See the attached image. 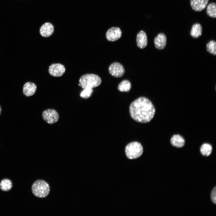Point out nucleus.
I'll list each match as a JSON object with an SVG mask.
<instances>
[{"label": "nucleus", "mask_w": 216, "mask_h": 216, "mask_svg": "<svg viewBox=\"0 0 216 216\" xmlns=\"http://www.w3.org/2000/svg\"><path fill=\"white\" fill-rule=\"evenodd\" d=\"M143 152V147L142 145L137 142H133L129 143L126 146L125 148L126 155L130 159L139 158L142 155Z\"/></svg>", "instance_id": "nucleus-4"}, {"label": "nucleus", "mask_w": 216, "mask_h": 216, "mask_svg": "<svg viewBox=\"0 0 216 216\" xmlns=\"http://www.w3.org/2000/svg\"><path fill=\"white\" fill-rule=\"evenodd\" d=\"M36 89L37 86L34 83L31 82H27L23 86V92L26 96H31L35 93Z\"/></svg>", "instance_id": "nucleus-13"}, {"label": "nucleus", "mask_w": 216, "mask_h": 216, "mask_svg": "<svg viewBox=\"0 0 216 216\" xmlns=\"http://www.w3.org/2000/svg\"><path fill=\"white\" fill-rule=\"evenodd\" d=\"M131 85L130 82L127 80L122 81L118 85V89L121 92H128L130 90Z\"/></svg>", "instance_id": "nucleus-16"}, {"label": "nucleus", "mask_w": 216, "mask_h": 216, "mask_svg": "<svg viewBox=\"0 0 216 216\" xmlns=\"http://www.w3.org/2000/svg\"><path fill=\"white\" fill-rule=\"evenodd\" d=\"M54 31L53 25L50 23L46 22L43 24L40 29V35L44 37H48L51 35Z\"/></svg>", "instance_id": "nucleus-9"}, {"label": "nucleus", "mask_w": 216, "mask_h": 216, "mask_svg": "<svg viewBox=\"0 0 216 216\" xmlns=\"http://www.w3.org/2000/svg\"><path fill=\"white\" fill-rule=\"evenodd\" d=\"M211 198L212 202L215 204L216 203V187H215L212 191Z\"/></svg>", "instance_id": "nucleus-22"}, {"label": "nucleus", "mask_w": 216, "mask_h": 216, "mask_svg": "<svg viewBox=\"0 0 216 216\" xmlns=\"http://www.w3.org/2000/svg\"><path fill=\"white\" fill-rule=\"evenodd\" d=\"M137 46L140 49H143L147 44V37L146 32L142 31H140L137 34L136 38Z\"/></svg>", "instance_id": "nucleus-12"}, {"label": "nucleus", "mask_w": 216, "mask_h": 216, "mask_svg": "<svg viewBox=\"0 0 216 216\" xmlns=\"http://www.w3.org/2000/svg\"><path fill=\"white\" fill-rule=\"evenodd\" d=\"M32 192L36 196L39 198H44L49 194L50 188L48 184L42 180H37L32 184Z\"/></svg>", "instance_id": "nucleus-3"}, {"label": "nucleus", "mask_w": 216, "mask_h": 216, "mask_svg": "<svg viewBox=\"0 0 216 216\" xmlns=\"http://www.w3.org/2000/svg\"><path fill=\"white\" fill-rule=\"evenodd\" d=\"M109 71L110 74L112 76L119 78L123 75L125 70L121 64L117 62H115L110 65Z\"/></svg>", "instance_id": "nucleus-6"}, {"label": "nucleus", "mask_w": 216, "mask_h": 216, "mask_svg": "<svg viewBox=\"0 0 216 216\" xmlns=\"http://www.w3.org/2000/svg\"><path fill=\"white\" fill-rule=\"evenodd\" d=\"M154 42L155 47L159 50H162L165 47L166 44V38L163 33H161L154 38Z\"/></svg>", "instance_id": "nucleus-10"}, {"label": "nucleus", "mask_w": 216, "mask_h": 216, "mask_svg": "<svg viewBox=\"0 0 216 216\" xmlns=\"http://www.w3.org/2000/svg\"><path fill=\"white\" fill-rule=\"evenodd\" d=\"M206 49L208 52L210 54L215 55H216V42L214 40H211L206 45Z\"/></svg>", "instance_id": "nucleus-20"}, {"label": "nucleus", "mask_w": 216, "mask_h": 216, "mask_svg": "<svg viewBox=\"0 0 216 216\" xmlns=\"http://www.w3.org/2000/svg\"><path fill=\"white\" fill-rule=\"evenodd\" d=\"M49 74L54 77L62 76L65 73V68L63 64L60 63H54L49 67Z\"/></svg>", "instance_id": "nucleus-7"}, {"label": "nucleus", "mask_w": 216, "mask_h": 216, "mask_svg": "<svg viewBox=\"0 0 216 216\" xmlns=\"http://www.w3.org/2000/svg\"><path fill=\"white\" fill-rule=\"evenodd\" d=\"M1 112H2V108H1V106H0V115L1 114Z\"/></svg>", "instance_id": "nucleus-23"}, {"label": "nucleus", "mask_w": 216, "mask_h": 216, "mask_svg": "<svg viewBox=\"0 0 216 216\" xmlns=\"http://www.w3.org/2000/svg\"><path fill=\"white\" fill-rule=\"evenodd\" d=\"M79 81V86L82 88H92L99 86L101 83V80L96 74H86L80 77Z\"/></svg>", "instance_id": "nucleus-2"}, {"label": "nucleus", "mask_w": 216, "mask_h": 216, "mask_svg": "<svg viewBox=\"0 0 216 216\" xmlns=\"http://www.w3.org/2000/svg\"><path fill=\"white\" fill-rule=\"evenodd\" d=\"M207 14L209 16L215 18L216 16V4L214 3L209 4L206 9Z\"/></svg>", "instance_id": "nucleus-19"}, {"label": "nucleus", "mask_w": 216, "mask_h": 216, "mask_svg": "<svg viewBox=\"0 0 216 216\" xmlns=\"http://www.w3.org/2000/svg\"><path fill=\"white\" fill-rule=\"evenodd\" d=\"M12 187V183L9 179L5 178L2 180L0 182V188L4 191L10 190Z\"/></svg>", "instance_id": "nucleus-17"}, {"label": "nucleus", "mask_w": 216, "mask_h": 216, "mask_svg": "<svg viewBox=\"0 0 216 216\" xmlns=\"http://www.w3.org/2000/svg\"><path fill=\"white\" fill-rule=\"evenodd\" d=\"M184 138L179 134L173 135L170 139V143L173 146L180 148L184 145L185 142Z\"/></svg>", "instance_id": "nucleus-14"}, {"label": "nucleus", "mask_w": 216, "mask_h": 216, "mask_svg": "<svg viewBox=\"0 0 216 216\" xmlns=\"http://www.w3.org/2000/svg\"><path fill=\"white\" fill-rule=\"evenodd\" d=\"M122 34V31L119 27H112L107 31L106 37L108 40L114 41L120 38Z\"/></svg>", "instance_id": "nucleus-8"}, {"label": "nucleus", "mask_w": 216, "mask_h": 216, "mask_svg": "<svg viewBox=\"0 0 216 216\" xmlns=\"http://www.w3.org/2000/svg\"><path fill=\"white\" fill-rule=\"evenodd\" d=\"M200 150L202 155L208 156L211 154L212 152V147L210 144L205 143L201 146Z\"/></svg>", "instance_id": "nucleus-18"}, {"label": "nucleus", "mask_w": 216, "mask_h": 216, "mask_svg": "<svg viewBox=\"0 0 216 216\" xmlns=\"http://www.w3.org/2000/svg\"><path fill=\"white\" fill-rule=\"evenodd\" d=\"M209 0H190V4L192 8L195 11H200L206 7Z\"/></svg>", "instance_id": "nucleus-11"}, {"label": "nucleus", "mask_w": 216, "mask_h": 216, "mask_svg": "<svg viewBox=\"0 0 216 216\" xmlns=\"http://www.w3.org/2000/svg\"><path fill=\"white\" fill-rule=\"evenodd\" d=\"M44 120L50 124H53L57 122L59 118V115L57 111L53 109L44 110L42 114Z\"/></svg>", "instance_id": "nucleus-5"}, {"label": "nucleus", "mask_w": 216, "mask_h": 216, "mask_svg": "<svg viewBox=\"0 0 216 216\" xmlns=\"http://www.w3.org/2000/svg\"><path fill=\"white\" fill-rule=\"evenodd\" d=\"M129 111L131 116L134 120L139 122L147 123L153 118L155 109L148 99L140 97L131 104Z\"/></svg>", "instance_id": "nucleus-1"}, {"label": "nucleus", "mask_w": 216, "mask_h": 216, "mask_svg": "<svg viewBox=\"0 0 216 216\" xmlns=\"http://www.w3.org/2000/svg\"><path fill=\"white\" fill-rule=\"evenodd\" d=\"M202 33V27L199 23L194 24L192 28L190 34L191 36L194 38L200 37Z\"/></svg>", "instance_id": "nucleus-15"}, {"label": "nucleus", "mask_w": 216, "mask_h": 216, "mask_svg": "<svg viewBox=\"0 0 216 216\" xmlns=\"http://www.w3.org/2000/svg\"><path fill=\"white\" fill-rule=\"evenodd\" d=\"M93 92V90L92 88L84 89L80 93V97L83 98L88 99L91 96Z\"/></svg>", "instance_id": "nucleus-21"}]
</instances>
